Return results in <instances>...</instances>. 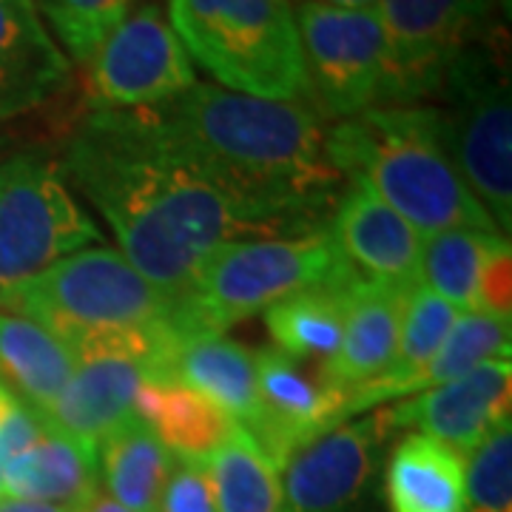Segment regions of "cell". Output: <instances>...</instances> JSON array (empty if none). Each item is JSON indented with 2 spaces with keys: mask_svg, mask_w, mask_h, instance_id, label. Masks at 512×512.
<instances>
[{
  "mask_svg": "<svg viewBox=\"0 0 512 512\" xmlns=\"http://www.w3.org/2000/svg\"><path fill=\"white\" fill-rule=\"evenodd\" d=\"M60 168L114 231L120 254L168 305L191 288L220 245L256 234L168 143L151 109L89 111L72 131Z\"/></svg>",
  "mask_w": 512,
  "mask_h": 512,
  "instance_id": "6da1fadb",
  "label": "cell"
},
{
  "mask_svg": "<svg viewBox=\"0 0 512 512\" xmlns=\"http://www.w3.org/2000/svg\"><path fill=\"white\" fill-rule=\"evenodd\" d=\"M168 143L256 234L330 225L345 177L328 157V128L311 100H265L197 83L151 106Z\"/></svg>",
  "mask_w": 512,
  "mask_h": 512,
  "instance_id": "7a4b0ae2",
  "label": "cell"
},
{
  "mask_svg": "<svg viewBox=\"0 0 512 512\" xmlns=\"http://www.w3.org/2000/svg\"><path fill=\"white\" fill-rule=\"evenodd\" d=\"M328 157L421 237L453 228L501 234L450 163L433 106H376L348 117L328 128Z\"/></svg>",
  "mask_w": 512,
  "mask_h": 512,
  "instance_id": "3957f363",
  "label": "cell"
},
{
  "mask_svg": "<svg viewBox=\"0 0 512 512\" xmlns=\"http://www.w3.org/2000/svg\"><path fill=\"white\" fill-rule=\"evenodd\" d=\"M348 268L330 225L288 237L225 242L202 262L191 288L171 305L168 330L180 342L225 336L231 325L265 313L293 293L325 285Z\"/></svg>",
  "mask_w": 512,
  "mask_h": 512,
  "instance_id": "277c9868",
  "label": "cell"
},
{
  "mask_svg": "<svg viewBox=\"0 0 512 512\" xmlns=\"http://www.w3.org/2000/svg\"><path fill=\"white\" fill-rule=\"evenodd\" d=\"M165 18L222 89L311 100L293 0H168Z\"/></svg>",
  "mask_w": 512,
  "mask_h": 512,
  "instance_id": "5b68a950",
  "label": "cell"
},
{
  "mask_svg": "<svg viewBox=\"0 0 512 512\" xmlns=\"http://www.w3.org/2000/svg\"><path fill=\"white\" fill-rule=\"evenodd\" d=\"M0 308L49 330L66 348L80 342L165 325L171 305L114 248H83L0 293Z\"/></svg>",
  "mask_w": 512,
  "mask_h": 512,
  "instance_id": "8992f818",
  "label": "cell"
},
{
  "mask_svg": "<svg viewBox=\"0 0 512 512\" xmlns=\"http://www.w3.org/2000/svg\"><path fill=\"white\" fill-rule=\"evenodd\" d=\"M439 131L450 163L495 228L512 231V97L498 35L467 43L441 80Z\"/></svg>",
  "mask_w": 512,
  "mask_h": 512,
  "instance_id": "52a82bcc",
  "label": "cell"
},
{
  "mask_svg": "<svg viewBox=\"0 0 512 512\" xmlns=\"http://www.w3.org/2000/svg\"><path fill=\"white\" fill-rule=\"evenodd\" d=\"M100 239L60 163L43 151L0 163V293Z\"/></svg>",
  "mask_w": 512,
  "mask_h": 512,
  "instance_id": "ba28073f",
  "label": "cell"
},
{
  "mask_svg": "<svg viewBox=\"0 0 512 512\" xmlns=\"http://www.w3.org/2000/svg\"><path fill=\"white\" fill-rule=\"evenodd\" d=\"M311 103L322 117H356L384 103L387 46L376 9L296 6Z\"/></svg>",
  "mask_w": 512,
  "mask_h": 512,
  "instance_id": "9c48e42d",
  "label": "cell"
},
{
  "mask_svg": "<svg viewBox=\"0 0 512 512\" xmlns=\"http://www.w3.org/2000/svg\"><path fill=\"white\" fill-rule=\"evenodd\" d=\"M86 66V114L163 106L200 83L183 40L154 3L128 12Z\"/></svg>",
  "mask_w": 512,
  "mask_h": 512,
  "instance_id": "30bf717a",
  "label": "cell"
},
{
  "mask_svg": "<svg viewBox=\"0 0 512 512\" xmlns=\"http://www.w3.org/2000/svg\"><path fill=\"white\" fill-rule=\"evenodd\" d=\"M495 0H379L387 46L384 103L416 106L439 94L456 55L481 35Z\"/></svg>",
  "mask_w": 512,
  "mask_h": 512,
  "instance_id": "8fae6325",
  "label": "cell"
},
{
  "mask_svg": "<svg viewBox=\"0 0 512 512\" xmlns=\"http://www.w3.org/2000/svg\"><path fill=\"white\" fill-rule=\"evenodd\" d=\"M510 399V359H495L453 382L416 393L393 407L376 410V416L387 436L396 430H407V433L430 436L467 456L501 421L512 419Z\"/></svg>",
  "mask_w": 512,
  "mask_h": 512,
  "instance_id": "7c38bea8",
  "label": "cell"
},
{
  "mask_svg": "<svg viewBox=\"0 0 512 512\" xmlns=\"http://www.w3.org/2000/svg\"><path fill=\"white\" fill-rule=\"evenodd\" d=\"M348 393L305 373L279 350L256 353V416L248 427L276 473L313 439L342 424Z\"/></svg>",
  "mask_w": 512,
  "mask_h": 512,
  "instance_id": "4fadbf2b",
  "label": "cell"
},
{
  "mask_svg": "<svg viewBox=\"0 0 512 512\" xmlns=\"http://www.w3.org/2000/svg\"><path fill=\"white\" fill-rule=\"evenodd\" d=\"M387 433L376 410L342 421L296 450L279 470L285 512H353L365 495Z\"/></svg>",
  "mask_w": 512,
  "mask_h": 512,
  "instance_id": "5bb4252c",
  "label": "cell"
},
{
  "mask_svg": "<svg viewBox=\"0 0 512 512\" xmlns=\"http://www.w3.org/2000/svg\"><path fill=\"white\" fill-rule=\"evenodd\" d=\"M330 234L350 271L399 288L419 285L421 234L365 183L348 180L330 217Z\"/></svg>",
  "mask_w": 512,
  "mask_h": 512,
  "instance_id": "9a60e30c",
  "label": "cell"
},
{
  "mask_svg": "<svg viewBox=\"0 0 512 512\" xmlns=\"http://www.w3.org/2000/svg\"><path fill=\"white\" fill-rule=\"evenodd\" d=\"M72 86V63L46 32L35 0H0V126Z\"/></svg>",
  "mask_w": 512,
  "mask_h": 512,
  "instance_id": "2e32d148",
  "label": "cell"
},
{
  "mask_svg": "<svg viewBox=\"0 0 512 512\" xmlns=\"http://www.w3.org/2000/svg\"><path fill=\"white\" fill-rule=\"evenodd\" d=\"M410 291L413 288L373 282L353 274L345 293L342 342L339 350L322 365L319 379L342 393L379 379L399 348L404 305Z\"/></svg>",
  "mask_w": 512,
  "mask_h": 512,
  "instance_id": "e0dca14e",
  "label": "cell"
},
{
  "mask_svg": "<svg viewBox=\"0 0 512 512\" xmlns=\"http://www.w3.org/2000/svg\"><path fill=\"white\" fill-rule=\"evenodd\" d=\"M0 495L72 512L89 510L100 495L97 450L46 424L35 447L0 467Z\"/></svg>",
  "mask_w": 512,
  "mask_h": 512,
  "instance_id": "ac0fdd59",
  "label": "cell"
},
{
  "mask_svg": "<svg viewBox=\"0 0 512 512\" xmlns=\"http://www.w3.org/2000/svg\"><path fill=\"white\" fill-rule=\"evenodd\" d=\"M165 382H177L214 402L239 427L256 416V353L225 336L174 339Z\"/></svg>",
  "mask_w": 512,
  "mask_h": 512,
  "instance_id": "d6986e66",
  "label": "cell"
},
{
  "mask_svg": "<svg viewBox=\"0 0 512 512\" xmlns=\"http://www.w3.org/2000/svg\"><path fill=\"white\" fill-rule=\"evenodd\" d=\"M74 356L60 339L35 322L0 311V387L37 419L49 413L72 379Z\"/></svg>",
  "mask_w": 512,
  "mask_h": 512,
  "instance_id": "ffe728a7",
  "label": "cell"
},
{
  "mask_svg": "<svg viewBox=\"0 0 512 512\" xmlns=\"http://www.w3.org/2000/svg\"><path fill=\"white\" fill-rule=\"evenodd\" d=\"M143 419L177 461L208 464L237 421L214 402L177 382H146L134 399Z\"/></svg>",
  "mask_w": 512,
  "mask_h": 512,
  "instance_id": "44dd1931",
  "label": "cell"
},
{
  "mask_svg": "<svg viewBox=\"0 0 512 512\" xmlns=\"http://www.w3.org/2000/svg\"><path fill=\"white\" fill-rule=\"evenodd\" d=\"M390 512H464V456L453 447L407 433L387 464Z\"/></svg>",
  "mask_w": 512,
  "mask_h": 512,
  "instance_id": "7402d4cb",
  "label": "cell"
},
{
  "mask_svg": "<svg viewBox=\"0 0 512 512\" xmlns=\"http://www.w3.org/2000/svg\"><path fill=\"white\" fill-rule=\"evenodd\" d=\"M174 464L177 458L137 416L97 444V467L106 495L128 512H160V498Z\"/></svg>",
  "mask_w": 512,
  "mask_h": 512,
  "instance_id": "603a6c76",
  "label": "cell"
},
{
  "mask_svg": "<svg viewBox=\"0 0 512 512\" xmlns=\"http://www.w3.org/2000/svg\"><path fill=\"white\" fill-rule=\"evenodd\" d=\"M356 271H345L325 285H316L265 311V328L276 350L291 359H322V365L339 350L345 328V293Z\"/></svg>",
  "mask_w": 512,
  "mask_h": 512,
  "instance_id": "cb8c5ba5",
  "label": "cell"
},
{
  "mask_svg": "<svg viewBox=\"0 0 512 512\" xmlns=\"http://www.w3.org/2000/svg\"><path fill=\"white\" fill-rule=\"evenodd\" d=\"M205 470L217 512H285L279 473L245 427H231Z\"/></svg>",
  "mask_w": 512,
  "mask_h": 512,
  "instance_id": "d4e9b609",
  "label": "cell"
},
{
  "mask_svg": "<svg viewBox=\"0 0 512 512\" xmlns=\"http://www.w3.org/2000/svg\"><path fill=\"white\" fill-rule=\"evenodd\" d=\"M510 237L484 231H439L421 237L419 285L441 296L458 313L476 311L478 276L484 262Z\"/></svg>",
  "mask_w": 512,
  "mask_h": 512,
  "instance_id": "484cf974",
  "label": "cell"
},
{
  "mask_svg": "<svg viewBox=\"0 0 512 512\" xmlns=\"http://www.w3.org/2000/svg\"><path fill=\"white\" fill-rule=\"evenodd\" d=\"M510 353L512 319H498L481 311L458 313L456 325L450 328L439 353L421 367L413 379H407L399 399H410L416 393L453 382L458 376L495 359H510Z\"/></svg>",
  "mask_w": 512,
  "mask_h": 512,
  "instance_id": "4316f807",
  "label": "cell"
},
{
  "mask_svg": "<svg viewBox=\"0 0 512 512\" xmlns=\"http://www.w3.org/2000/svg\"><path fill=\"white\" fill-rule=\"evenodd\" d=\"M134 0H37V12L49 20L60 46L77 60L89 63L100 43L126 20Z\"/></svg>",
  "mask_w": 512,
  "mask_h": 512,
  "instance_id": "83f0119b",
  "label": "cell"
},
{
  "mask_svg": "<svg viewBox=\"0 0 512 512\" xmlns=\"http://www.w3.org/2000/svg\"><path fill=\"white\" fill-rule=\"evenodd\" d=\"M464 512H512V419L464 456Z\"/></svg>",
  "mask_w": 512,
  "mask_h": 512,
  "instance_id": "f1b7e54d",
  "label": "cell"
},
{
  "mask_svg": "<svg viewBox=\"0 0 512 512\" xmlns=\"http://www.w3.org/2000/svg\"><path fill=\"white\" fill-rule=\"evenodd\" d=\"M160 512H217L205 464L177 461L165 481Z\"/></svg>",
  "mask_w": 512,
  "mask_h": 512,
  "instance_id": "f546056e",
  "label": "cell"
},
{
  "mask_svg": "<svg viewBox=\"0 0 512 512\" xmlns=\"http://www.w3.org/2000/svg\"><path fill=\"white\" fill-rule=\"evenodd\" d=\"M476 311L498 319H512V251L510 239L498 245L478 276Z\"/></svg>",
  "mask_w": 512,
  "mask_h": 512,
  "instance_id": "4dcf8cb0",
  "label": "cell"
},
{
  "mask_svg": "<svg viewBox=\"0 0 512 512\" xmlns=\"http://www.w3.org/2000/svg\"><path fill=\"white\" fill-rule=\"evenodd\" d=\"M43 430V419H37L29 407H23L9 390L0 387V467L35 447Z\"/></svg>",
  "mask_w": 512,
  "mask_h": 512,
  "instance_id": "1f68e13d",
  "label": "cell"
},
{
  "mask_svg": "<svg viewBox=\"0 0 512 512\" xmlns=\"http://www.w3.org/2000/svg\"><path fill=\"white\" fill-rule=\"evenodd\" d=\"M0 512H72L55 507V504H40V501H23V498H9L0 495Z\"/></svg>",
  "mask_w": 512,
  "mask_h": 512,
  "instance_id": "d6a6232c",
  "label": "cell"
},
{
  "mask_svg": "<svg viewBox=\"0 0 512 512\" xmlns=\"http://www.w3.org/2000/svg\"><path fill=\"white\" fill-rule=\"evenodd\" d=\"M302 3H322V6H336V9H376L379 0H302Z\"/></svg>",
  "mask_w": 512,
  "mask_h": 512,
  "instance_id": "836d02e7",
  "label": "cell"
},
{
  "mask_svg": "<svg viewBox=\"0 0 512 512\" xmlns=\"http://www.w3.org/2000/svg\"><path fill=\"white\" fill-rule=\"evenodd\" d=\"M83 512H128V510H123L120 504H114L109 495L100 493L97 498H94L92 504H89V510H83Z\"/></svg>",
  "mask_w": 512,
  "mask_h": 512,
  "instance_id": "e575fe53",
  "label": "cell"
}]
</instances>
